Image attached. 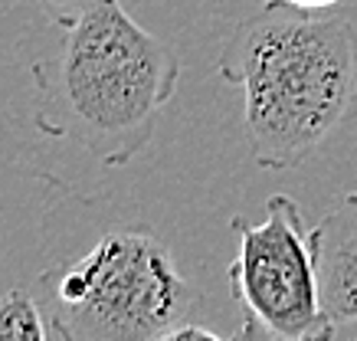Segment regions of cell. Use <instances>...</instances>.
Returning a JSON list of instances; mask_svg holds the SVG:
<instances>
[{"instance_id": "6da1fadb", "label": "cell", "mask_w": 357, "mask_h": 341, "mask_svg": "<svg viewBox=\"0 0 357 341\" xmlns=\"http://www.w3.org/2000/svg\"><path fill=\"white\" fill-rule=\"evenodd\" d=\"M217 76L243 92L256 167L289 171L357 112V30L347 17L269 0L239 20Z\"/></svg>"}, {"instance_id": "ba28073f", "label": "cell", "mask_w": 357, "mask_h": 341, "mask_svg": "<svg viewBox=\"0 0 357 341\" xmlns=\"http://www.w3.org/2000/svg\"><path fill=\"white\" fill-rule=\"evenodd\" d=\"M184 338H210L217 341L220 335L213 328H204V325H194V321H187V325H181V328L171 335V341H184Z\"/></svg>"}, {"instance_id": "3957f363", "label": "cell", "mask_w": 357, "mask_h": 341, "mask_svg": "<svg viewBox=\"0 0 357 341\" xmlns=\"http://www.w3.org/2000/svg\"><path fill=\"white\" fill-rule=\"evenodd\" d=\"M40 302L56 341H171L197 292L154 233L121 230L40 275Z\"/></svg>"}, {"instance_id": "277c9868", "label": "cell", "mask_w": 357, "mask_h": 341, "mask_svg": "<svg viewBox=\"0 0 357 341\" xmlns=\"http://www.w3.org/2000/svg\"><path fill=\"white\" fill-rule=\"evenodd\" d=\"M239 253L229 266V292L243 312L236 338H335L321 305V279L312 230L289 194L266 200V220H233Z\"/></svg>"}, {"instance_id": "9c48e42d", "label": "cell", "mask_w": 357, "mask_h": 341, "mask_svg": "<svg viewBox=\"0 0 357 341\" xmlns=\"http://www.w3.org/2000/svg\"><path fill=\"white\" fill-rule=\"evenodd\" d=\"M289 3H298V7H308V10H325V7H335L337 0H289Z\"/></svg>"}, {"instance_id": "30bf717a", "label": "cell", "mask_w": 357, "mask_h": 341, "mask_svg": "<svg viewBox=\"0 0 357 341\" xmlns=\"http://www.w3.org/2000/svg\"><path fill=\"white\" fill-rule=\"evenodd\" d=\"M337 335H357V325H344V328H337Z\"/></svg>"}, {"instance_id": "52a82bcc", "label": "cell", "mask_w": 357, "mask_h": 341, "mask_svg": "<svg viewBox=\"0 0 357 341\" xmlns=\"http://www.w3.org/2000/svg\"><path fill=\"white\" fill-rule=\"evenodd\" d=\"M36 3H40V7H43V10L50 13L56 23L69 26L76 17H82L86 10H92V7H96V3H102V0H36Z\"/></svg>"}, {"instance_id": "8992f818", "label": "cell", "mask_w": 357, "mask_h": 341, "mask_svg": "<svg viewBox=\"0 0 357 341\" xmlns=\"http://www.w3.org/2000/svg\"><path fill=\"white\" fill-rule=\"evenodd\" d=\"M46 341L50 319L43 312V302L33 298L26 289H10L0 296V341Z\"/></svg>"}, {"instance_id": "7a4b0ae2", "label": "cell", "mask_w": 357, "mask_h": 341, "mask_svg": "<svg viewBox=\"0 0 357 341\" xmlns=\"http://www.w3.org/2000/svg\"><path fill=\"white\" fill-rule=\"evenodd\" d=\"M181 82V56L148 33L119 0H102L66 26L59 63L43 76L40 125L102 165H128L151 142Z\"/></svg>"}, {"instance_id": "5b68a950", "label": "cell", "mask_w": 357, "mask_h": 341, "mask_svg": "<svg viewBox=\"0 0 357 341\" xmlns=\"http://www.w3.org/2000/svg\"><path fill=\"white\" fill-rule=\"evenodd\" d=\"M321 305L337 328L357 325V194L337 197L312 230Z\"/></svg>"}]
</instances>
